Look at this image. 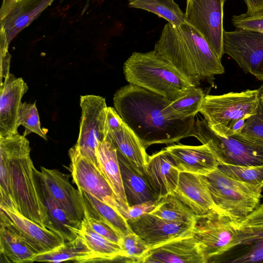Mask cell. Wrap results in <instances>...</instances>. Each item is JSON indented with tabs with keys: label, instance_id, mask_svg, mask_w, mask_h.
Instances as JSON below:
<instances>
[{
	"label": "cell",
	"instance_id": "cell-31",
	"mask_svg": "<svg viewBox=\"0 0 263 263\" xmlns=\"http://www.w3.org/2000/svg\"><path fill=\"white\" fill-rule=\"evenodd\" d=\"M150 213L170 222L190 224H194L198 216L173 194L159 198Z\"/></svg>",
	"mask_w": 263,
	"mask_h": 263
},
{
	"label": "cell",
	"instance_id": "cell-44",
	"mask_svg": "<svg viewBox=\"0 0 263 263\" xmlns=\"http://www.w3.org/2000/svg\"><path fill=\"white\" fill-rule=\"evenodd\" d=\"M260 101H261V103H262V105H263V99H262V98H260Z\"/></svg>",
	"mask_w": 263,
	"mask_h": 263
},
{
	"label": "cell",
	"instance_id": "cell-22",
	"mask_svg": "<svg viewBox=\"0 0 263 263\" xmlns=\"http://www.w3.org/2000/svg\"><path fill=\"white\" fill-rule=\"evenodd\" d=\"M0 209L9 216L19 235L36 254L50 251L65 243L59 236L23 216L16 209Z\"/></svg>",
	"mask_w": 263,
	"mask_h": 263
},
{
	"label": "cell",
	"instance_id": "cell-16",
	"mask_svg": "<svg viewBox=\"0 0 263 263\" xmlns=\"http://www.w3.org/2000/svg\"><path fill=\"white\" fill-rule=\"evenodd\" d=\"M41 175L48 191L74 222L81 224L85 217L84 208L79 190L70 183V175L57 169L42 166Z\"/></svg>",
	"mask_w": 263,
	"mask_h": 263
},
{
	"label": "cell",
	"instance_id": "cell-20",
	"mask_svg": "<svg viewBox=\"0 0 263 263\" xmlns=\"http://www.w3.org/2000/svg\"><path fill=\"white\" fill-rule=\"evenodd\" d=\"M165 148L180 173L206 176L216 170L219 164L215 155L205 144L191 146L178 143Z\"/></svg>",
	"mask_w": 263,
	"mask_h": 263
},
{
	"label": "cell",
	"instance_id": "cell-33",
	"mask_svg": "<svg viewBox=\"0 0 263 263\" xmlns=\"http://www.w3.org/2000/svg\"><path fill=\"white\" fill-rule=\"evenodd\" d=\"M205 96L201 88L193 86L180 98L170 101L166 106V109L175 119L195 117L199 112Z\"/></svg>",
	"mask_w": 263,
	"mask_h": 263
},
{
	"label": "cell",
	"instance_id": "cell-32",
	"mask_svg": "<svg viewBox=\"0 0 263 263\" xmlns=\"http://www.w3.org/2000/svg\"><path fill=\"white\" fill-rule=\"evenodd\" d=\"M128 6L153 13L174 26L185 22L184 13L174 0H128Z\"/></svg>",
	"mask_w": 263,
	"mask_h": 263
},
{
	"label": "cell",
	"instance_id": "cell-42",
	"mask_svg": "<svg viewBox=\"0 0 263 263\" xmlns=\"http://www.w3.org/2000/svg\"><path fill=\"white\" fill-rule=\"evenodd\" d=\"M247 10L246 13L249 15L263 14V0H244Z\"/></svg>",
	"mask_w": 263,
	"mask_h": 263
},
{
	"label": "cell",
	"instance_id": "cell-43",
	"mask_svg": "<svg viewBox=\"0 0 263 263\" xmlns=\"http://www.w3.org/2000/svg\"><path fill=\"white\" fill-rule=\"evenodd\" d=\"M259 95L260 98L263 99V84L259 88Z\"/></svg>",
	"mask_w": 263,
	"mask_h": 263
},
{
	"label": "cell",
	"instance_id": "cell-45",
	"mask_svg": "<svg viewBox=\"0 0 263 263\" xmlns=\"http://www.w3.org/2000/svg\"><path fill=\"white\" fill-rule=\"evenodd\" d=\"M12 1H17L18 0H12Z\"/></svg>",
	"mask_w": 263,
	"mask_h": 263
},
{
	"label": "cell",
	"instance_id": "cell-36",
	"mask_svg": "<svg viewBox=\"0 0 263 263\" xmlns=\"http://www.w3.org/2000/svg\"><path fill=\"white\" fill-rule=\"evenodd\" d=\"M126 262H139L149 251L150 246L133 231L123 235L120 244Z\"/></svg>",
	"mask_w": 263,
	"mask_h": 263
},
{
	"label": "cell",
	"instance_id": "cell-26",
	"mask_svg": "<svg viewBox=\"0 0 263 263\" xmlns=\"http://www.w3.org/2000/svg\"><path fill=\"white\" fill-rule=\"evenodd\" d=\"M96 157L98 168L108 181L125 210L124 216L129 205L123 185L117 149L107 138L98 145Z\"/></svg>",
	"mask_w": 263,
	"mask_h": 263
},
{
	"label": "cell",
	"instance_id": "cell-39",
	"mask_svg": "<svg viewBox=\"0 0 263 263\" xmlns=\"http://www.w3.org/2000/svg\"><path fill=\"white\" fill-rule=\"evenodd\" d=\"M84 219L95 232L120 245L121 236L109 224L101 220L87 216H85Z\"/></svg>",
	"mask_w": 263,
	"mask_h": 263
},
{
	"label": "cell",
	"instance_id": "cell-6",
	"mask_svg": "<svg viewBox=\"0 0 263 263\" xmlns=\"http://www.w3.org/2000/svg\"><path fill=\"white\" fill-rule=\"evenodd\" d=\"M205 144L219 164L238 166L263 165V141L239 133L222 136L215 133L206 121L197 119L192 136Z\"/></svg>",
	"mask_w": 263,
	"mask_h": 263
},
{
	"label": "cell",
	"instance_id": "cell-3",
	"mask_svg": "<svg viewBox=\"0 0 263 263\" xmlns=\"http://www.w3.org/2000/svg\"><path fill=\"white\" fill-rule=\"evenodd\" d=\"M154 50L196 87L201 81L213 82L215 75L224 72L202 34L186 22L178 26L166 24Z\"/></svg>",
	"mask_w": 263,
	"mask_h": 263
},
{
	"label": "cell",
	"instance_id": "cell-24",
	"mask_svg": "<svg viewBox=\"0 0 263 263\" xmlns=\"http://www.w3.org/2000/svg\"><path fill=\"white\" fill-rule=\"evenodd\" d=\"M0 254L7 262H30L36 254L19 235L12 221L0 210Z\"/></svg>",
	"mask_w": 263,
	"mask_h": 263
},
{
	"label": "cell",
	"instance_id": "cell-29",
	"mask_svg": "<svg viewBox=\"0 0 263 263\" xmlns=\"http://www.w3.org/2000/svg\"><path fill=\"white\" fill-rule=\"evenodd\" d=\"M76 233L85 241L90 250L91 262L124 258V253L121 246L93 231L85 219L80 227L77 229Z\"/></svg>",
	"mask_w": 263,
	"mask_h": 263
},
{
	"label": "cell",
	"instance_id": "cell-30",
	"mask_svg": "<svg viewBox=\"0 0 263 263\" xmlns=\"http://www.w3.org/2000/svg\"><path fill=\"white\" fill-rule=\"evenodd\" d=\"M71 261L75 262L92 261V253L85 241L79 236L72 241L65 242L59 247L50 251L36 254L30 262H61Z\"/></svg>",
	"mask_w": 263,
	"mask_h": 263
},
{
	"label": "cell",
	"instance_id": "cell-8",
	"mask_svg": "<svg viewBox=\"0 0 263 263\" xmlns=\"http://www.w3.org/2000/svg\"><path fill=\"white\" fill-rule=\"evenodd\" d=\"M210 262H263V203L237 220L232 241Z\"/></svg>",
	"mask_w": 263,
	"mask_h": 263
},
{
	"label": "cell",
	"instance_id": "cell-7",
	"mask_svg": "<svg viewBox=\"0 0 263 263\" xmlns=\"http://www.w3.org/2000/svg\"><path fill=\"white\" fill-rule=\"evenodd\" d=\"M217 210L232 219H240L255 209L262 190L229 176L218 168L205 176Z\"/></svg>",
	"mask_w": 263,
	"mask_h": 263
},
{
	"label": "cell",
	"instance_id": "cell-11",
	"mask_svg": "<svg viewBox=\"0 0 263 263\" xmlns=\"http://www.w3.org/2000/svg\"><path fill=\"white\" fill-rule=\"evenodd\" d=\"M224 0H186L185 20L199 31L221 60Z\"/></svg>",
	"mask_w": 263,
	"mask_h": 263
},
{
	"label": "cell",
	"instance_id": "cell-19",
	"mask_svg": "<svg viewBox=\"0 0 263 263\" xmlns=\"http://www.w3.org/2000/svg\"><path fill=\"white\" fill-rule=\"evenodd\" d=\"M173 194L196 216H203L214 212L218 213L205 176L181 172L177 186Z\"/></svg>",
	"mask_w": 263,
	"mask_h": 263
},
{
	"label": "cell",
	"instance_id": "cell-27",
	"mask_svg": "<svg viewBox=\"0 0 263 263\" xmlns=\"http://www.w3.org/2000/svg\"><path fill=\"white\" fill-rule=\"evenodd\" d=\"M117 152L123 185L129 206L158 199L146 176L140 173L120 153L117 151Z\"/></svg>",
	"mask_w": 263,
	"mask_h": 263
},
{
	"label": "cell",
	"instance_id": "cell-37",
	"mask_svg": "<svg viewBox=\"0 0 263 263\" xmlns=\"http://www.w3.org/2000/svg\"><path fill=\"white\" fill-rule=\"evenodd\" d=\"M239 133L263 141V105L260 100L257 112L246 120Z\"/></svg>",
	"mask_w": 263,
	"mask_h": 263
},
{
	"label": "cell",
	"instance_id": "cell-38",
	"mask_svg": "<svg viewBox=\"0 0 263 263\" xmlns=\"http://www.w3.org/2000/svg\"><path fill=\"white\" fill-rule=\"evenodd\" d=\"M232 23L237 29H245L263 32V14L249 15L242 13L234 15Z\"/></svg>",
	"mask_w": 263,
	"mask_h": 263
},
{
	"label": "cell",
	"instance_id": "cell-13",
	"mask_svg": "<svg viewBox=\"0 0 263 263\" xmlns=\"http://www.w3.org/2000/svg\"><path fill=\"white\" fill-rule=\"evenodd\" d=\"M68 155L70 160L68 170L71 173L72 182L77 188L84 190L123 216L124 208L100 169L82 155L74 146L69 149Z\"/></svg>",
	"mask_w": 263,
	"mask_h": 263
},
{
	"label": "cell",
	"instance_id": "cell-1",
	"mask_svg": "<svg viewBox=\"0 0 263 263\" xmlns=\"http://www.w3.org/2000/svg\"><path fill=\"white\" fill-rule=\"evenodd\" d=\"M115 108L123 122L146 148L154 144H171L192 136L195 117L173 118L166 109L171 101L131 84L119 88L113 98Z\"/></svg>",
	"mask_w": 263,
	"mask_h": 263
},
{
	"label": "cell",
	"instance_id": "cell-2",
	"mask_svg": "<svg viewBox=\"0 0 263 263\" xmlns=\"http://www.w3.org/2000/svg\"><path fill=\"white\" fill-rule=\"evenodd\" d=\"M30 152L23 135L0 136V208L15 209L47 229L48 215L37 191Z\"/></svg>",
	"mask_w": 263,
	"mask_h": 263
},
{
	"label": "cell",
	"instance_id": "cell-4",
	"mask_svg": "<svg viewBox=\"0 0 263 263\" xmlns=\"http://www.w3.org/2000/svg\"><path fill=\"white\" fill-rule=\"evenodd\" d=\"M126 80L173 101L195 86L154 50L134 52L124 63Z\"/></svg>",
	"mask_w": 263,
	"mask_h": 263
},
{
	"label": "cell",
	"instance_id": "cell-23",
	"mask_svg": "<svg viewBox=\"0 0 263 263\" xmlns=\"http://www.w3.org/2000/svg\"><path fill=\"white\" fill-rule=\"evenodd\" d=\"M34 174L37 191L48 215L46 228L65 242L73 240L77 237L76 230L81 224L73 222L54 199L45 184L41 171L35 168Z\"/></svg>",
	"mask_w": 263,
	"mask_h": 263
},
{
	"label": "cell",
	"instance_id": "cell-46",
	"mask_svg": "<svg viewBox=\"0 0 263 263\" xmlns=\"http://www.w3.org/2000/svg\"><path fill=\"white\" fill-rule=\"evenodd\" d=\"M224 2H226L227 0H224Z\"/></svg>",
	"mask_w": 263,
	"mask_h": 263
},
{
	"label": "cell",
	"instance_id": "cell-10",
	"mask_svg": "<svg viewBox=\"0 0 263 263\" xmlns=\"http://www.w3.org/2000/svg\"><path fill=\"white\" fill-rule=\"evenodd\" d=\"M223 51L246 73L263 81V32L237 28L224 30Z\"/></svg>",
	"mask_w": 263,
	"mask_h": 263
},
{
	"label": "cell",
	"instance_id": "cell-9",
	"mask_svg": "<svg viewBox=\"0 0 263 263\" xmlns=\"http://www.w3.org/2000/svg\"><path fill=\"white\" fill-rule=\"evenodd\" d=\"M81 117L78 140L74 145L80 154L98 167L96 149L105 138L107 105L104 98L92 95L81 96Z\"/></svg>",
	"mask_w": 263,
	"mask_h": 263
},
{
	"label": "cell",
	"instance_id": "cell-25",
	"mask_svg": "<svg viewBox=\"0 0 263 263\" xmlns=\"http://www.w3.org/2000/svg\"><path fill=\"white\" fill-rule=\"evenodd\" d=\"M105 138L140 173L145 176V168L149 156L142 143L124 122L118 129L107 133Z\"/></svg>",
	"mask_w": 263,
	"mask_h": 263
},
{
	"label": "cell",
	"instance_id": "cell-15",
	"mask_svg": "<svg viewBox=\"0 0 263 263\" xmlns=\"http://www.w3.org/2000/svg\"><path fill=\"white\" fill-rule=\"evenodd\" d=\"M142 263H207L192 233L151 248L139 261Z\"/></svg>",
	"mask_w": 263,
	"mask_h": 263
},
{
	"label": "cell",
	"instance_id": "cell-34",
	"mask_svg": "<svg viewBox=\"0 0 263 263\" xmlns=\"http://www.w3.org/2000/svg\"><path fill=\"white\" fill-rule=\"evenodd\" d=\"M217 168L229 176L257 186L263 191V165L238 166L220 164Z\"/></svg>",
	"mask_w": 263,
	"mask_h": 263
},
{
	"label": "cell",
	"instance_id": "cell-14",
	"mask_svg": "<svg viewBox=\"0 0 263 263\" xmlns=\"http://www.w3.org/2000/svg\"><path fill=\"white\" fill-rule=\"evenodd\" d=\"M54 0H3L0 11L1 35L9 45L12 40Z\"/></svg>",
	"mask_w": 263,
	"mask_h": 263
},
{
	"label": "cell",
	"instance_id": "cell-41",
	"mask_svg": "<svg viewBox=\"0 0 263 263\" xmlns=\"http://www.w3.org/2000/svg\"><path fill=\"white\" fill-rule=\"evenodd\" d=\"M124 122L115 108L107 107L105 118V137L107 133L115 130L120 127Z\"/></svg>",
	"mask_w": 263,
	"mask_h": 263
},
{
	"label": "cell",
	"instance_id": "cell-12",
	"mask_svg": "<svg viewBox=\"0 0 263 263\" xmlns=\"http://www.w3.org/2000/svg\"><path fill=\"white\" fill-rule=\"evenodd\" d=\"M237 220L214 212L197 216L192 233L208 261L220 255L232 241Z\"/></svg>",
	"mask_w": 263,
	"mask_h": 263
},
{
	"label": "cell",
	"instance_id": "cell-40",
	"mask_svg": "<svg viewBox=\"0 0 263 263\" xmlns=\"http://www.w3.org/2000/svg\"><path fill=\"white\" fill-rule=\"evenodd\" d=\"M158 201V199L129 206L124 217L127 220L135 219L145 214L150 213L156 206Z\"/></svg>",
	"mask_w": 263,
	"mask_h": 263
},
{
	"label": "cell",
	"instance_id": "cell-5",
	"mask_svg": "<svg viewBox=\"0 0 263 263\" xmlns=\"http://www.w3.org/2000/svg\"><path fill=\"white\" fill-rule=\"evenodd\" d=\"M259 104V89L205 95L199 112L215 133L227 136L234 134V126L238 122L255 114Z\"/></svg>",
	"mask_w": 263,
	"mask_h": 263
},
{
	"label": "cell",
	"instance_id": "cell-18",
	"mask_svg": "<svg viewBox=\"0 0 263 263\" xmlns=\"http://www.w3.org/2000/svg\"><path fill=\"white\" fill-rule=\"evenodd\" d=\"M28 87L22 78L8 74L1 83L0 136L18 133V119L21 101Z\"/></svg>",
	"mask_w": 263,
	"mask_h": 263
},
{
	"label": "cell",
	"instance_id": "cell-28",
	"mask_svg": "<svg viewBox=\"0 0 263 263\" xmlns=\"http://www.w3.org/2000/svg\"><path fill=\"white\" fill-rule=\"evenodd\" d=\"M78 189L83 201L85 216L105 222L121 237L133 231L127 220L120 212L84 190Z\"/></svg>",
	"mask_w": 263,
	"mask_h": 263
},
{
	"label": "cell",
	"instance_id": "cell-21",
	"mask_svg": "<svg viewBox=\"0 0 263 263\" xmlns=\"http://www.w3.org/2000/svg\"><path fill=\"white\" fill-rule=\"evenodd\" d=\"M145 173L152 189L159 199L173 194L177 186L180 172L170 153L164 148L148 156Z\"/></svg>",
	"mask_w": 263,
	"mask_h": 263
},
{
	"label": "cell",
	"instance_id": "cell-35",
	"mask_svg": "<svg viewBox=\"0 0 263 263\" xmlns=\"http://www.w3.org/2000/svg\"><path fill=\"white\" fill-rule=\"evenodd\" d=\"M18 124L25 127L23 135L26 136L31 133H35L45 140H47L46 133L41 126V123L35 102L33 103H22L18 114Z\"/></svg>",
	"mask_w": 263,
	"mask_h": 263
},
{
	"label": "cell",
	"instance_id": "cell-17",
	"mask_svg": "<svg viewBox=\"0 0 263 263\" xmlns=\"http://www.w3.org/2000/svg\"><path fill=\"white\" fill-rule=\"evenodd\" d=\"M127 221L131 230L151 248L192 233L194 225L170 222L151 213Z\"/></svg>",
	"mask_w": 263,
	"mask_h": 263
}]
</instances>
